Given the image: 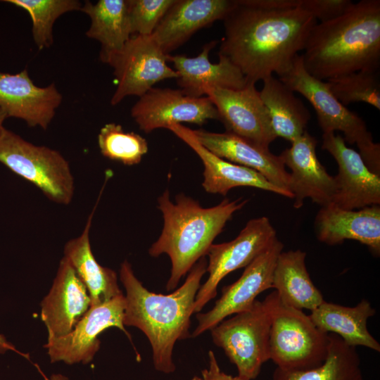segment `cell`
<instances>
[{
	"label": "cell",
	"instance_id": "obj_32",
	"mask_svg": "<svg viewBox=\"0 0 380 380\" xmlns=\"http://www.w3.org/2000/svg\"><path fill=\"white\" fill-rule=\"evenodd\" d=\"M334 96L344 106L368 103L380 110L379 70H360L327 80Z\"/></svg>",
	"mask_w": 380,
	"mask_h": 380
},
{
	"label": "cell",
	"instance_id": "obj_12",
	"mask_svg": "<svg viewBox=\"0 0 380 380\" xmlns=\"http://www.w3.org/2000/svg\"><path fill=\"white\" fill-rule=\"evenodd\" d=\"M283 248V243L277 239L246 267L235 282L223 287L214 306L206 312L196 314L198 324L191 337L210 330L229 315L248 310L260 293L272 288L275 265Z\"/></svg>",
	"mask_w": 380,
	"mask_h": 380
},
{
	"label": "cell",
	"instance_id": "obj_33",
	"mask_svg": "<svg viewBox=\"0 0 380 380\" xmlns=\"http://www.w3.org/2000/svg\"><path fill=\"white\" fill-rule=\"evenodd\" d=\"M175 0H128L132 35L149 36Z\"/></svg>",
	"mask_w": 380,
	"mask_h": 380
},
{
	"label": "cell",
	"instance_id": "obj_35",
	"mask_svg": "<svg viewBox=\"0 0 380 380\" xmlns=\"http://www.w3.org/2000/svg\"><path fill=\"white\" fill-rule=\"evenodd\" d=\"M191 380H248L239 376H232L222 372L218 365L215 353L208 351V367L201 372L200 375L194 376Z\"/></svg>",
	"mask_w": 380,
	"mask_h": 380
},
{
	"label": "cell",
	"instance_id": "obj_17",
	"mask_svg": "<svg viewBox=\"0 0 380 380\" xmlns=\"http://www.w3.org/2000/svg\"><path fill=\"white\" fill-rule=\"evenodd\" d=\"M291 143L279 156L291 170L289 190L294 208H300L307 198L321 206L331 203L336 184L317 156V139L305 131Z\"/></svg>",
	"mask_w": 380,
	"mask_h": 380
},
{
	"label": "cell",
	"instance_id": "obj_34",
	"mask_svg": "<svg viewBox=\"0 0 380 380\" xmlns=\"http://www.w3.org/2000/svg\"><path fill=\"white\" fill-rule=\"evenodd\" d=\"M353 3L350 0H297L299 7L320 22L339 16L348 10Z\"/></svg>",
	"mask_w": 380,
	"mask_h": 380
},
{
	"label": "cell",
	"instance_id": "obj_3",
	"mask_svg": "<svg viewBox=\"0 0 380 380\" xmlns=\"http://www.w3.org/2000/svg\"><path fill=\"white\" fill-rule=\"evenodd\" d=\"M303 51L305 68L320 80L379 70L380 1L353 2L339 16L317 23Z\"/></svg>",
	"mask_w": 380,
	"mask_h": 380
},
{
	"label": "cell",
	"instance_id": "obj_23",
	"mask_svg": "<svg viewBox=\"0 0 380 380\" xmlns=\"http://www.w3.org/2000/svg\"><path fill=\"white\" fill-rule=\"evenodd\" d=\"M216 44L215 41L206 44L196 57L167 55V61L178 74L177 84L185 94L198 98L205 95L208 87L238 89L247 84L245 76L227 58L218 56V63L210 61L209 52Z\"/></svg>",
	"mask_w": 380,
	"mask_h": 380
},
{
	"label": "cell",
	"instance_id": "obj_28",
	"mask_svg": "<svg viewBox=\"0 0 380 380\" xmlns=\"http://www.w3.org/2000/svg\"><path fill=\"white\" fill-rule=\"evenodd\" d=\"M260 95L277 138L291 142L306 131L310 118L308 108L278 77L271 75L264 79Z\"/></svg>",
	"mask_w": 380,
	"mask_h": 380
},
{
	"label": "cell",
	"instance_id": "obj_21",
	"mask_svg": "<svg viewBox=\"0 0 380 380\" xmlns=\"http://www.w3.org/2000/svg\"><path fill=\"white\" fill-rule=\"evenodd\" d=\"M233 0H175L151 34L170 55L200 29L223 20Z\"/></svg>",
	"mask_w": 380,
	"mask_h": 380
},
{
	"label": "cell",
	"instance_id": "obj_11",
	"mask_svg": "<svg viewBox=\"0 0 380 380\" xmlns=\"http://www.w3.org/2000/svg\"><path fill=\"white\" fill-rule=\"evenodd\" d=\"M125 309L123 293L101 305L91 306L69 334L47 338L43 346L47 350L50 362L69 365L89 364L100 349L99 335L110 327L119 329L132 342L123 324Z\"/></svg>",
	"mask_w": 380,
	"mask_h": 380
},
{
	"label": "cell",
	"instance_id": "obj_7",
	"mask_svg": "<svg viewBox=\"0 0 380 380\" xmlns=\"http://www.w3.org/2000/svg\"><path fill=\"white\" fill-rule=\"evenodd\" d=\"M0 162L37 187L52 202L71 203L75 179L69 162L58 151L35 145L3 125Z\"/></svg>",
	"mask_w": 380,
	"mask_h": 380
},
{
	"label": "cell",
	"instance_id": "obj_15",
	"mask_svg": "<svg viewBox=\"0 0 380 380\" xmlns=\"http://www.w3.org/2000/svg\"><path fill=\"white\" fill-rule=\"evenodd\" d=\"M322 148L335 159L336 192L331 203L345 210H357L380 203V175L372 172L360 153L349 148L334 132L323 134Z\"/></svg>",
	"mask_w": 380,
	"mask_h": 380
},
{
	"label": "cell",
	"instance_id": "obj_38",
	"mask_svg": "<svg viewBox=\"0 0 380 380\" xmlns=\"http://www.w3.org/2000/svg\"><path fill=\"white\" fill-rule=\"evenodd\" d=\"M7 118L5 113L0 109V128L3 126L4 121Z\"/></svg>",
	"mask_w": 380,
	"mask_h": 380
},
{
	"label": "cell",
	"instance_id": "obj_18",
	"mask_svg": "<svg viewBox=\"0 0 380 380\" xmlns=\"http://www.w3.org/2000/svg\"><path fill=\"white\" fill-rule=\"evenodd\" d=\"M40 306L47 338L69 334L91 307L85 285L64 258L59 262L52 286Z\"/></svg>",
	"mask_w": 380,
	"mask_h": 380
},
{
	"label": "cell",
	"instance_id": "obj_29",
	"mask_svg": "<svg viewBox=\"0 0 380 380\" xmlns=\"http://www.w3.org/2000/svg\"><path fill=\"white\" fill-rule=\"evenodd\" d=\"M329 336L327 355L321 365L300 371L277 367L272 380H363L356 347L347 345L336 334H329Z\"/></svg>",
	"mask_w": 380,
	"mask_h": 380
},
{
	"label": "cell",
	"instance_id": "obj_14",
	"mask_svg": "<svg viewBox=\"0 0 380 380\" xmlns=\"http://www.w3.org/2000/svg\"><path fill=\"white\" fill-rule=\"evenodd\" d=\"M205 95L216 108L226 132L267 148L277 138L255 83L238 89L208 87Z\"/></svg>",
	"mask_w": 380,
	"mask_h": 380
},
{
	"label": "cell",
	"instance_id": "obj_37",
	"mask_svg": "<svg viewBox=\"0 0 380 380\" xmlns=\"http://www.w3.org/2000/svg\"><path fill=\"white\" fill-rule=\"evenodd\" d=\"M49 380H70L69 378L61 373L52 374Z\"/></svg>",
	"mask_w": 380,
	"mask_h": 380
},
{
	"label": "cell",
	"instance_id": "obj_10",
	"mask_svg": "<svg viewBox=\"0 0 380 380\" xmlns=\"http://www.w3.org/2000/svg\"><path fill=\"white\" fill-rule=\"evenodd\" d=\"M278 239L267 217L250 220L233 240L212 244L208 251L207 280L200 286L194 302V313L217 296L221 280L230 272L246 267Z\"/></svg>",
	"mask_w": 380,
	"mask_h": 380
},
{
	"label": "cell",
	"instance_id": "obj_2",
	"mask_svg": "<svg viewBox=\"0 0 380 380\" xmlns=\"http://www.w3.org/2000/svg\"><path fill=\"white\" fill-rule=\"evenodd\" d=\"M207 264L205 257L201 258L188 272L184 284L164 295L148 291L127 260L121 263L120 280L126 291L123 324L136 327L146 335L151 346L154 368L160 372L175 371V345L177 341L191 337V317Z\"/></svg>",
	"mask_w": 380,
	"mask_h": 380
},
{
	"label": "cell",
	"instance_id": "obj_1",
	"mask_svg": "<svg viewBox=\"0 0 380 380\" xmlns=\"http://www.w3.org/2000/svg\"><path fill=\"white\" fill-rule=\"evenodd\" d=\"M222 20L218 56L255 84L286 71L317 23L297 0H233Z\"/></svg>",
	"mask_w": 380,
	"mask_h": 380
},
{
	"label": "cell",
	"instance_id": "obj_13",
	"mask_svg": "<svg viewBox=\"0 0 380 380\" xmlns=\"http://www.w3.org/2000/svg\"><path fill=\"white\" fill-rule=\"evenodd\" d=\"M131 115L146 133L183 122L203 125L210 119L220 120L208 96L191 97L170 88H151L132 106Z\"/></svg>",
	"mask_w": 380,
	"mask_h": 380
},
{
	"label": "cell",
	"instance_id": "obj_9",
	"mask_svg": "<svg viewBox=\"0 0 380 380\" xmlns=\"http://www.w3.org/2000/svg\"><path fill=\"white\" fill-rule=\"evenodd\" d=\"M167 62V55L152 35H132L107 63L113 68L117 85L110 104L116 106L128 96L141 97L157 82L177 79V72Z\"/></svg>",
	"mask_w": 380,
	"mask_h": 380
},
{
	"label": "cell",
	"instance_id": "obj_19",
	"mask_svg": "<svg viewBox=\"0 0 380 380\" xmlns=\"http://www.w3.org/2000/svg\"><path fill=\"white\" fill-rule=\"evenodd\" d=\"M167 129L186 144L201 160L204 166L202 186L206 192L226 196L234 187L251 186L293 198L291 192L275 186L257 171L210 152L197 140L192 129L182 124L170 125Z\"/></svg>",
	"mask_w": 380,
	"mask_h": 380
},
{
	"label": "cell",
	"instance_id": "obj_22",
	"mask_svg": "<svg viewBox=\"0 0 380 380\" xmlns=\"http://www.w3.org/2000/svg\"><path fill=\"white\" fill-rule=\"evenodd\" d=\"M317 237L328 245L355 240L380 253V207L345 210L334 203L321 206L315 221Z\"/></svg>",
	"mask_w": 380,
	"mask_h": 380
},
{
	"label": "cell",
	"instance_id": "obj_4",
	"mask_svg": "<svg viewBox=\"0 0 380 380\" xmlns=\"http://www.w3.org/2000/svg\"><path fill=\"white\" fill-rule=\"evenodd\" d=\"M247 202L242 198H225L217 205L203 208L198 201L183 194H177L175 202H172L168 189L158 198L163 227L148 254L153 258L162 254L169 256L171 271L166 284L167 291L175 289L194 265L205 257L227 222Z\"/></svg>",
	"mask_w": 380,
	"mask_h": 380
},
{
	"label": "cell",
	"instance_id": "obj_25",
	"mask_svg": "<svg viewBox=\"0 0 380 380\" xmlns=\"http://www.w3.org/2000/svg\"><path fill=\"white\" fill-rule=\"evenodd\" d=\"M309 315L315 325L327 334L338 336L350 346H364L380 352V344L367 329L368 319L376 310L366 299L346 307L325 300Z\"/></svg>",
	"mask_w": 380,
	"mask_h": 380
},
{
	"label": "cell",
	"instance_id": "obj_8",
	"mask_svg": "<svg viewBox=\"0 0 380 380\" xmlns=\"http://www.w3.org/2000/svg\"><path fill=\"white\" fill-rule=\"evenodd\" d=\"M270 310L266 298L255 300L247 310L224 319L212 328V340L234 364L239 377L253 380L270 360Z\"/></svg>",
	"mask_w": 380,
	"mask_h": 380
},
{
	"label": "cell",
	"instance_id": "obj_16",
	"mask_svg": "<svg viewBox=\"0 0 380 380\" xmlns=\"http://www.w3.org/2000/svg\"><path fill=\"white\" fill-rule=\"evenodd\" d=\"M62 100L54 82L38 87L27 69L16 74L0 72V109L7 118H18L30 127L46 130Z\"/></svg>",
	"mask_w": 380,
	"mask_h": 380
},
{
	"label": "cell",
	"instance_id": "obj_5",
	"mask_svg": "<svg viewBox=\"0 0 380 380\" xmlns=\"http://www.w3.org/2000/svg\"><path fill=\"white\" fill-rule=\"evenodd\" d=\"M278 78L311 103L323 134L335 131L343 132L344 141L355 144L366 165L372 172L380 175V145L374 142L365 121L334 96L327 81L308 73L301 55L296 56L289 68Z\"/></svg>",
	"mask_w": 380,
	"mask_h": 380
},
{
	"label": "cell",
	"instance_id": "obj_27",
	"mask_svg": "<svg viewBox=\"0 0 380 380\" xmlns=\"http://www.w3.org/2000/svg\"><path fill=\"white\" fill-rule=\"evenodd\" d=\"M305 257L306 253L299 249L281 252L274 271L272 288L285 304L312 311L324 300L308 272Z\"/></svg>",
	"mask_w": 380,
	"mask_h": 380
},
{
	"label": "cell",
	"instance_id": "obj_20",
	"mask_svg": "<svg viewBox=\"0 0 380 380\" xmlns=\"http://www.w3.org/2000/svg\"><path fill=\"white\" fill-rule=\"evenodd\" d=\"M197 140L216 156L254 170L275 186L289 192L291 177L280 156L232 133L193 130Z\"/></svg>",
	"mask_w": 380,
	"mask_h": 380
},
{
	"label": "cell",
	"instance_id": "obj_36",
	"mask_svg": "<svg viewBox=\"0 0 380 380\" xmlns=\"http://www.w3.org/2000/svg\"><path fill=\"white\" fill-rule=\"evenodd\" d=\"M8 350H13L21 354L12 343L6 340L4 335L0 334V354H4Z\"/></svg>",
	"mask_w": 380,
	"mask_h": 380
},
{
	"label": "cell",
	"instance_id": "obj_6",
	"mask_svg": "<svg viewBox=\"0 0 380 380\" xmlns=\"http://www.w3.org/2000/svg\"><path fill=\"white\" fill-rule=\"evenodd\" d=\"M270 310L269 357L285 371L315 368L325 360L329 334L319 329L303 310L283 303L276 291L267 296Z\"/></svg>",
	"mask_w": 380,
	"mask_h": 380
},
{
	"label": "cell",
	"instance_id": "obj_31",
	"mask_svg": "<svg viewBox=\"0 0 380 380\" xmlns=\"http://www.w3.org/2000/svg\"><path fill=\"white\" fill-rule=\"evenodd\" d=\"M98 146L104 157L125 165L139 163L148 150L143 137L134 132H125L120 125L114 122L101 128Z\"/></svg>",
	"mask_w": 380,
	"mask_h": 380
},
{
	"label": "cell",
	"instance_id": "obj_24",
	"mask_svg": "<svg viewBox=\"0 0 380 380\" xmlns=\"http://www.w3.org/2000/svg\"><path fill=\"white\" fill-rule=\"evenodd\" d=\"M96 208V204L89 215L82 234L65 244L63 257L85 285L91 306L101 305L123 293L119 287L116 272L101 265L91 251L89 231Z\"/></svg>",
	"mask_w": 380,
	"mask_h": 380
},
{
	"label": "cell",
	"instance_id": "obj_30",
	"mask_svg": "<svg viewBox=\"0 0 380 380\" xmlns=\"http://www.w3.org/2000/svg\"><path fill=\"white\" fill-rule=\"evenodd\" d=\"M26 11L32 20L33 40L39 50L49 48L53 43V27L62 15L80 11L78 0H5Z\"/></svg>",
	"mask_w": 380,
	"mask_h": 380
},
{
	"label": "cell",
	"instance_id": "obj_26",
	"mask_svg": "<svg viewBox=\"0 0 380 380\" xmlns=\"http://www.w3.org/2000/svg\"><path fill=\"white\" fill-rule=\"evenodd\" d=\"M80 11L91 20L86 36L101 43L99 58L107 63L132 36L128 0L85 1Z\"/></svg>",
	"mask_w": 380,
	"mask_h": 380
}]
</instances>
